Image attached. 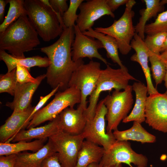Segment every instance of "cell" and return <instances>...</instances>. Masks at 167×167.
I'll return each mask as SVG.
<instances>
[{
	"mask_svg": "<svg viewBox=\"0 0 167 167\" xmlns=\"http://www.w3.org/2000/svg\"><path fill=\"white\" fill-rule=\"evenodd\" d=\"M75 37L73 27L66 28L55 42L41 48V51L47 55L49 62L46 78L47 83L53 89L58 86L59 91L68 88L72 74L84 63L82 59L76 62L72 59L71 48Z\"/></svg>",
	"mask_w": 167,
	"mask_h": 167,
	"instance_id": "cell-1",
	"label": "cell"
},
{
	"mask_svg": "<svg viewBox=\"0 0 167 167\" xmlns=\"http://www.w3.org/2000/svg\"><path fill=\"white\" fill-rule=\"evenodd\" d=\"M38 36L27 15H22L0 33V50L15 57H25L24 52L40 44Z\"/></svg>",
	"mask_w": 167,
	"mask_h": 167,
	"instance_id": "cell-2",
	"label": "cell"
},
{
	"mask_svg": "<svg viewBox=\"0 0 167 167\" xmlns=\"http://www.w3.org/2000/svg\"><path fill=\"white\" fill-rule=\"evenodd\" d=\"M27 15L38 35L48 42L61 35L63 31L57 14L40 0H25Z\"/></svg>",
	"mask_w": 167,
	"mask_h": 167,
	"instance_id": "cell-3",
	"label": "cell"
},
{
	"mask_svg": "<svg viewBox=\"0 0 167 167\" xmlns=\"http://www.w3.org/2000/svg\"><path fill=\"white\" fill-rule=\"evenodd\" d=\"M137 80L130 75L127 69H115L109 65L101 70L95 88L90 96L89 105L85 111L87 122L93 118L100 94L103 92L111 91L113 89L124 90L129 85L130 80Z\"/></svg>",
	"mask_w": 167,
	"mask_h": 167,
	"instance_id": "cell-4",
	"label": "cell"
},
{
	"mask_svg": "<svg viewBox=\"0 0 167 167\" xmlns=\"http://www.w3.org/2000/svg\"><path fill=\"white\" fill-rule=\"evenodd\" d=\"M135 3V0H129L122 15L110 26L94 28L96 31L114 38L118 43L120 52L123 55L128 54L132 49L131 43L135 33L132 21L135 13L132 8Z\"/></svg>",
	"mask_w": 167,
	"mask_h": 167,
	"instance_id": "cell-5",
	"label": "cell"
},
{
	"mask_svg": "<svg viewBox=\"0 0 167 167\" xmlns=\"http://www.w3.org/2000/svg\"><path fill=\"white\" fill-rule=\"evenodd\" d=\"M80 91L75 87H70L64 91H58L53 99L33 116L27 127H35L46 121L54 120L66 108L74 107L80 103Z\"/></svg>",
	"mask_w": 167,
	"mask_h": 167,
	"instance_id": "cell-6",
	"label": "cell"
},
{
	"mask_svg": "<svg viewBox=\"0 0 167 167\" xmlns=\"http://www.w3.org/2000/svg\"><path fill=\"white\" fill-rule=\"evenodd\" d=\"M132 90V86L129 85L123 91L114 90L103 99L107 110V132L117 130L121 122L128 116L134 102Z\"/></svg>",
	"mask_w": 167,
	"mask_h": 167,
	"instance_id": "cell-7",
	"label": "cell"
},
{
	"mask_svg": "<svg viewBox=\"0 0 167 167\" xmlns=\"http://www.w3.org/2000/svg\"><path fill=\"white\" fill-rule=\"evenodd\" d=\"M48 139L56 152L62 167H75L79 152L85 139L83 134L72 135L59 131Z\"/></svg>",
	"mask_w": 167,
	"mask_h": 167,
	"instance_id": "cell-8",
	"label": "cell"
},
{
	"mask_svg": "<svg viewBox=\"0 0 167 167\" xmlns=\"http://www.w3.org/2000/svg\"><path fill=\"white\" fill-rule=\"evenodd\" d=\"M101 70L100 63L91 60L87 64L80 65L72 74L68 87H75L80 91L79 106L87 108V97L94 90Z\"/></svg>",
	"mask_w": 167,
	"mask_h": 167,
	"instance_id": "cell-9",
	"label": "cell"
},
{
	"mask_svg": "<svg viewBox=\"0 0 167 167\" xmlns=\"http://www.w3.org/2000/svg\"><path fill=\"white\" fill-rule=\"evenodd\" d=\"M107 112L102 99L97 104L93 118L87 122L82 132L86 140L103 147L105 151L117 141L113 132L108 133L106 131L105 117Z\"/></svg>",
	"mask_w": 167,
	"mask_h": 167,
	"instance_id": "cell-10",
	"label": "cell"
},
{
	"mask_svg": "<svg viewBox=\"0 0 167 167\" xmlns=\"http://www.w3.org/2000/svg\"><path fill=\"white\" fill-rule=\"evenodd\" d=\"M101 161L103 165L125 163L130 166L133 164L137 167H147L148 159L146 156L134 151L128 141H116L105 151Z\"/></svg>",
	"mask_w": 167,
	"mask_h": 167,
	"instance_id": "cell-11",
	"label": "cell"
},
{
	"mask_svg": "<svg viewBox=\"0 0 167 167\" xmlns=\"http://www.w3.org/2000/svg\"><path fill=\"white\" fill-rule=\"evenodd\" d=\"M145 122L153 129L167 133V95L159 92L148 96Z\"/></svg>",
	"mask_w": 167,
	"mask_h": 167,
	"instance_id": "cell-12",
	"label": "cell"
},
{
	"mask_svg": "<svg viewBox=\"0 0 167 167\" xmlns=\"http://www.w3.org/2000/svg\"><path fill=\"white\" fill-rule=\"evenodd\" d=\"M75 37L72 45L71 54L72 60L76 62L84 58L91 60L96 58L106 65L109 64L106 60L99 53L98 50L104 48L101 42L98 40L84 35L76 25L73 26Z\"/></svg>",
	"mask_w": 167,
	"mask_h": 167,
	"instance_id": "cell-13",
	"label": "cell"
},
{
	"mask_svg": "<svg viewBox=\"0 0 167 167\" xmlns=\"http://www.w3.org/2000/svg\"><path fill=\"white\" fill-rule=\"evenodd\" d=\"M80 12L76 21L80 31L83 32L92 28L95 22L105 15L114 18L106 0H88L82 2L79 6Z\"/></svg>",
	"mask_w": 167,
	"mask_h": 167,
	"instance_id": "cell-14",
	"label": "cell"
},
{
	"mask_svg": "<svg viewBox=\"0 0 167 167\" xmlns=\"http://www.w3.org/2000/svg\"><path fill=\"white\" fill-rule=\"evenodd\" d=\"M85 109L79 105L76 109L68 107L58 115L61 130L72 135H79L83 132L87 120Z\"/></svg>",
	"mask_w": 167,
	"mask_h": 167,
	"instance_id": "cell-15",
	"label": "cell"
},
{
	"mask_svg": "<svg viewBox=\"0 0 167 167\" xmlns=\"http://www.w3.org/2000/svg\"><path fill=\"white\" fill-rule=\"evenodd\" d=\"M37 77V80L34 83L24 84L17 83L13 101L6 102L5 105L13 110V113L24 111L31 105L32 96L42 80L46 77V75H41Z\"/></svg>",
	"mask_w": 167,
	"mask_h": 167,
	"instance_id": "cell-16",
	"label": "cell"
},
{
	"mask_svg": "<svg viewBox=\"0 0 167 167\" xmlns=\"http://www.w3.org/2000/svg\"><path fill=\"white\" fill-rule=\"evenodd\" d=\"M131 46L135 52L131 57V60L138 63L141 66L146 81L148 94L150 95L158 93L152 82L148 64L149 51L144 40L135 33L131 42Z\"/></svg>",
	"mask_w": 167,
	"mask_h": 167,
	"instance_id": "cell-17",
	"label": "cell"
},
{
	"mask_svg": "<svg viewBox=\"0 0 167 167\" xmlns=\"http://www.w3.org/2000/svg\"><path fill=\"white\" fill-rule=\"evenodd\" d=\"M34 107L31 105L24 111L12 113L0 127V142H8L18 133L27 127L29 123L27 120Z\"/></svg>",
	"mask_w": 167,
	"mask_h": 167,
	"instance_id": "cell-18",
	"label": "cell"
},
{
	"mask_svg": "<svg viewBox=\"0 0 167 167\" xmlns=\"http://www.w3.org/2000/svg\"><path fill=\"white\" fill-rule=\"evenodd\" d=\"M61 130L59 125L58 115L52 121L44 126L23 130L18 133L6 142L21 141H27L33 139H48Z\"/></svg>",
	"mask_w": 167,
	"mask_h": 167,
	"instance_id": "cell-19",
	"label": "cell"
},
{
	"mask_svg": "<svg viewBox=\"0 0 167 167\" xmlns=\"http://www.w3.org/2000/svg\"><path fill=\"white\" fill-rule=\"evenodd\" d=\"M56 153L51 142H48L38 151L31 153L27 152L17 154L15 167H41L48 157Z\"/></svg>",
	"mask_w": 167,
	"mask_h": 167,
	"instance_id": "cell-20",
	"label": "cell"
},
{
	"mask_svg": "<svg viewBox=\"0 0 167 167\" xmlns=\"http://www.w3.org/2000/svg\"><path fill=\"white\" fill-rule=\"evenodd\" d=\"M132 87L135 95V104L131 113L122 120V122L127 123L133 121L141 124L145 120L148 88L147 86L139 81L134 82Z\"/></svg>",
	"mask_w": 167,
	"mask_h": 167,
	"instance_id": "cell-21",
	"label": "cell"
},
{
	"mask_svg": "<svg viewBox=\"0 0 167 167\" xmlns=\"http://www.w3.org/2000/svg\"><path fill=\"white\" fill-rule=\"evenodd\" d=\"M0 59L6 64L8 72H11L16 68L17 65L25 66L29 71L31 67H48L49 64L47 57L35 56L28 58L15 57L8 54L5 50H0Z\"/></svg>",
	"mask_w": 167,
	"mask_h": 167,
	"instance_id": "cell-22",
	"label": "cell"
},
{
	"mask_svg": "<svg viewBox=\"0 0 167 167\" xmlns=\"http://www.w3.org/2000/svg\"><path fill=\"white\" fill-rule=\"evenodd\" d=\"M105 152L103 147L84 140L79 152L75 167H87L92 163L100 162Z\"/></svg>",
	"mask_w": 167,
	"mask_h": 167,
	"instance_id": "cell-23",
	"label": "cell"
},
{
	"mask_svg": "<svg viewBox=\"0 0 167 167\" xmlns=\"http://www.w3.org/2000/svg\"><path fill=\"white\" fill-rule=\"evenodd\" d=\"M113 134L118 141L132 140L144 143H154L156 141L155 136L148 132L141 124L135 122L129 129L122 131L117 129L113 131Z\"/></svg>",
	"mask_w": 167,
	"mask_h": 167,
	"instance_id": "cell-24",
	"label": "cell"
},
{
	"mask_svg": "<svg viewBox=\"0 0 167 167\" xmlns=\"http://www.w3.org/2000/svg\"><path fill=\"white\" fill-rule=\"evenodd\" d=\"M82 33L84 35L100 41L106 51L107 58H110L114 63H117L120 68H126L123 64L120 58L118 53V45L114 38L109 35L96 31L92 28Z\"/></svg>",
	"mask_w": 167,
	"mask_h": 167,
	"instance_id": "cell-25",
	"label": "cell"
},
{
	"mask_svg": "<svg viewBox=\"0 0 167 167\" xmlns=\"http://www.w3.org/2000/svg\"><path fill=\"white\" fill-rule=\"evenodd\" d=\"M48 139H36L31 142L21 141L15 143H0V156L17 154L30 150L36 152L42 148Z\"/></svg>",
	"mask_w": 167,
	"mask_h": 167,
	"instance_id": "cell-26",
	"label": "cell"
},
{
	"mask_svg": "<svg viewBox=\"0 0 167 167\" xmlns=\"http://www.w3.org/2000/svg\"><path fill=\"white\" fill-rule=\"evenodd\" d=\"M145 8L139 11L141 15L139 22L135 27V32L142 39L144 40V30L147 21L156 15L163 9V6L159 0H143Z\"/></svg>",
	"mask_w": 167,
	"mask_h": 167,
	"instance_id": "cell-27",
	"label": "cell"
},
{
	"mask_svg": "<svg viewBox=\"0 0 167 167\" xmlns=\"http://www.w3.org/2000/svg\"><path fill=\"white\" fill-rule=\"evenodd\" d=\"M9 7L7 15L0 25V33L3 32L12 23L21 16L26 15L24 0H7Z\"/></svg>",
	"mask_w": 167,
	"mask_h": 167,
	"instance_id": "cell-28",
	"label": "cell"
},
{
	"mask_svg": "<svg viewBox=\"0 0 167 167\" xmlns=\"http://www.w3.org/2000/svg\"><path fill=\"white\" fill-rule=\"evenodd\" d=\"M160 55L149 51V60L151 64L152 76L156 87L161 84L163 80L166 71L165 65L161 58Z\"/></svg>",
	"mask_w": 167,
	"mask_h": 167,
	"instance_id": "cell-29",
	"label": "cell"
},
{
	"mask_svg": "<svg viewBox=\"0 0 167 167\" xmlns=\"http://www.w3.org/2000/svg\"><path fill=\"white\" fill-rule=\"evenodd\" d=\"M15 68L10 72L0 75V93L6 92L14 96L17 82Z\"/></svg>",
	"mask_w": 167,
	"mask_h": 167,
	"instance_id": "cell-30",
	"label": "cell"
},
{
	"mask_svg": "<svg viewBox=\"0 0 167 167\" xmlns=\"http://www.w3.org/2000/svg\"><path fill=\"white\" fill-rule=\"evenodd\" d=\"M167 36V33L165 32H159L152 35H147L144 41L149 51L160 55Z\"/></svg>",
	"mask_w": 167,
	"mask_h": 167,
	"instance_id": "cell-31",
	"label": "cell"
},
{
	"mask_svg": "<svg viewBox=\"0 0 167 167\" xmlns=\"http://www.w3.org/2000/svg\"><path fill=\"white\" fill-rule=\"evenodd\" d=\"M144 32L147 35L159 32L167 33V10L159 14L154 22L146 24Z\"/></svg>",
	"mask_w": 167,
	"mask_h": 167,
	"instance_id": "cell-32",
	"label": "cell"
},
{
	"mask_svg": "<svg viewBox=\"0 0 167 167\" xmlns=\"http://www.w3.org/2000/svg\"><path fill=\"white\" fill-rule=\"evenodd\" d=\"M83 0H70L68 8L62 16L63 24L66 28L73 27L78 18L77 10Z\"/></svg>",
	"mask_w": 167,
	"mask_h": 167,
	"instance_id": "cell-33",
	"label": "cell"
},
{
	"mask_svg": "<svg viewBox=\"0 0 167 167\" xmlns=\"http://www.w3.org/2000/svg\"><path fill=\"white\" fill-rule=\"evenodd\" d=\"M44 4L49 6L57 14L59 21H62L64 13L69 6L66 0H40Z\"/></svg>",
	"mask_w": 167,
	"mask_h": 167,
	"instance_id": "cell-34",
	"label": "cell"
},
{
	"mask_svg": "<svg viewBox=\"0 0 167 167\" xmlns=\"http://www.w3.org/2000/svg\"><path fill=\"white\" fill-rule=\"evenodd\" d=\"M16 75L17 83L24 84L29 82L34 83L37 81V77H32L29 70L25 66L17 65L16 67Z\"/></svg>",
	"mask_w": 167,
	"mask_h": 167,
	"instance_id": "cell-35",
	"label": "cell"
},
{
	"mask_svg": "<svg viewBox=\"0 0 167 167\" xmlns=\"http://www.w3.org/2000/svg\"><path fill=\"white\" fill-rule=\"evenodd\" d=\"M59 87L60 86H58L55 88L53 89L51 92L47 95L44 96H40L39 101L37 105L35 106L33 110L27 120V122L28 123H29V122L32 120L34 115L41 109V108L51 97L55 94L58 91Z\"/></svg>",
	"mask_w": 167,
	"mask_h": 167,
	"instance_id": "cell-36",
	"label": "cell"
},
{
	"mask_svg": "<svg viewBox=\"0 0 167 167\" xmlns=\"http://www.w3.org/2000/svg\"><path fill=\"white\" fill-rule=\"evenodd\" d=\"M41 167H62L57 153L47 157L43 161Z\"/></svg>",
	"mask_w": 167,
	"mask_h": 167,
	"instance_id": "cell-37",
	"label": "cell"
},
{
	"mask_svg": "<svg viewBox=\"0 0 167 167\" xmlns=\"http://www.w3.org/2000/svg\"><path fill=\"white\" fill-rule=\"evenodd\" d=\"M16 154L0 156V167H15Z\"/></svg>",
	"mask_w": 167,
	"mask_h": 167,
	"instance_id": "cell-38",
	"label": "cell"
},
{
	"mask_svg": "<svg viewBox=\"0 0 167 167\" xmlns=\"http://www.w3.org/2000/svg\"><path fill=\"white\" fill-rule=\"evenodd\" d=\"M129 0H106V3L110 11L113 12L120 6L126 4Z\"/></svg>",
	"mask_w": 167,
	"mask_h": 167,
	"instance_id": "cell-39",
	"label": "cell"
},
{
	"mask_svg": "<svg viewBox=\"0 0 167 167\" xmlns=\"http://www.w3.org/2000/svg\"><path fill=\"white\" fill-rule=\"evenodd\" d=\"M8 3L7 0H0V20L1 22L3 20L5 6Z\"/></svg>",
	"mask_w": 167,
	"mask_h": 167,
	"instance_id": "cell-40",
	"label": "cell"
},
{
	"mask_svg": "<svg viewBox=\"0 0 167 167\" xmlns=\"http://www.w3.org/2000/svg\"><path fill=\"white\" fill-rule=\"evenodd\" d=\"M160 57L165 65H167V49L160 54Z\"/></svg>",
	"mask_w": 167,
	"mask_h": 167,
	"instance_id": "cell-41",
	"label": "cell"
},
{
	"mask_svg": "<svg viewBox=\"0 0 167 167\" xmlns=\"http://www.w3.org/2000/svg\"><path fill=\"white\" fill-rule=\"evenodd\" d=\"M103 164L100 161L98 163H94L90 164L87 167H103Z\"/></svg>",
	"mask_w": 167,
	"mask_h": 167,
	"instance_id": "cell-42",
	"label": "cell"
},
{
	"mask_svg": "<svg viewBox=\"0 0 167 167\" xmlns=\"http://www.w3.org/2000/svg\"><path fill=\"white\" fill-rule=\"evenodd\" d=\"M165 66L166 71L163 80L165 81V85L166 88V91L165 93L167 95V65H165Z\"/></svg>",
	"mask_w": 167,
	"mask_h": 167,
	"instance_id": "cell-43",
	"label": "cell"
},
{
	"mask_svg": "<svg viewBox=\"0 0 167 167\" xmlns=\"http://www.w3.org/2000/svg\"><path fill=\"white\" fill-rule=\"evenodd\" d=\"M122 164H117L114 165L108 166V165H103V167H122Z\"/></svg>",
	"mask_w": 167,
	"mask_h": 167,
	"instance_id": "cell-44",
	"label": "cell"
},
{
	"mask_svg": "<svg viewBox=\"0 0 167 167\" xmlns=\"http://www.w3.org/2000/svg\"><path fill=\"white\" fill-rule=\"evenodd\" d=\"M167 49V36H166L165 43L162 49L161 52L163 51L164 50Z\"/></svg>",
	"mask_w": 167,
	"mask_h": 167,
	"instance_id": "cell-45",
	"label": "cell"
},
{
	"mask_svg": "<svg viewBox=\"0 0 167 167\" xmlns=\"http://www.w3.org/2000/svg\"><path fill=\"white\" fill-rule=\"evenodd\" d=\"M161 5L163 6L165 4H167V0H162L160 1Z\"/></svg>",
	"mask_w": 167,
	"mask_h": 167,
	"instance_id": "cell-46",
	"label": "cell"
},
{
	"mask_svg": "<svg viewBox=\"0 0 167 167\" xmlns=\"http://www.w3.org/2000/svg\"></svg>",
	"mask_w": 167,
	"mask_h": 167,
	"instance_id": "cell-47",
	"label": "cell"
}]
</instances>
